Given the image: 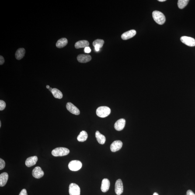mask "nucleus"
Wrapping results in <instances>:
<instances>
[{
    "mask_svg": "<svg viewBox=\"0 0 195 195\" xmlns=\"http://www.w3.org/2000/svg\"><path fill=\"white\" fill-rule=\"evenodd\" d=\"M189 2V0H179L178 1V6L179 9H183L188 5Z\"/></svg>",
    "mask_w": 195,
    "mask_h": 195,
    "instance_id": "5701e85b",
    "label": "nucleus"
},
{
    "mask_svg": "<svg viewBox=\"0 0 195 195\" xmlns=\"http://www.w3.org/2000/svg\"><path fill=\"white\" fill-rule=\"evenodd\" d=\"M95 135L97 141L99 144H103L106 142V137L103 134H101L99 131H96Z\"/></svg>",
    "mask_w": 195,
    "mask_h": 195,
    "instance_id": "a211bd4d",
    "label": "nucleus"
},
{
    "mask_svg": "<svg viewBox=\"0 0 195 195\" xmlns=\"http://www.w3.org/2000/svg\"><path fill=\"white\" fill-rule=\"evenodd\" d=\"M69 192L70 195H80V189L78 185L71 183L69 185Z\"/></svg>",
    "mask_w": 195,
    "mask_h": 195,
    "instance_id": "39448f33",
    "label": "nucleus"
},
{
    "mask_svg": "<svg viewBox=\"0 0 195 195\" xmlns=\"http://www.w3.org/2000/svg\"><path fill=\"white\" fill-rule=\"evenodd\" d=\"M19 195H28L27 191L26 189H23L21 191Z\"/></svg>",
    "mask_w": 195,
    "mask_h": 195,
    "instance_id": "bb28decb",
    "label": "nucleus"
},
{
    "mask_svg": "<svg viewBox=\"0 0 195 195\" xmlns=\"http://www.w3.org/2000/svg\"><path fill=\"white\" fill-rule=\"evenodd\" d=\"M44 174V172L40 167H36L32 171V175L33 177L36 179H40L43 177Z\"/></svg>",
    "mask_w": 195,
    "mask_h": 195,
    "instance_id": "1a4fd4ad",
    "label": "nucleus"
},
{
    "mask_svg": "<svg viewBox=\"0 0 195 195\" xmlns=\"http://www.w3.org/2000/svg\"><path fill=\"white\" fill-rule=\"evenodd\" d=\"M8 178V173L6 172H4L0 175V186H5L7 182Z\"/></svg>",
    "mask_w": 195,
    "mask_h": 195,
    "instance_id": "dca6fc26",
    "label": "nucleus"
},
{
    "mask_svg": "<svg viewBox=\"0 0 195 195\" xmlns=\"http://www.w3.org/2000/svg\"><path fill=\"white\" fill-rule=\"evenodd\" d=\"M6 104L5 102L2 100L0 101V110H3L5 109Z\"/></svg>",
    "mask_w": 195,
    "mask_h": 195,
    "instance_id": "393cba45",
    "label": "nucleus"
},
{
    "mask_svg": "<svg viewBox=\"0 0 195 195\" xmlns=\"http://www.w3.org/2000/svg\"><path fill=\"white\" fill-rule=\"evenodd\" d=\"M5 62V59L2 56H0V65H2Z\"/></svg>",
    "mask_w": 195,
    "mask_h": 195,
    "instance_id": "c85d7f7f",
    "label": "nucleus"
},
{
    "mask_svg": "<svg viewBox=\"0 0 195 195\" xmlns=\"http://www.w3.org/2000/svg\"><path fill=\"white\" fill-rule=\"evenodd\" d=\"M88 137V134L87 133L86 131L83 130L80 133V134L77 137V139L78 141L83 142L86 141V140L87 139Z\"/></svg>",
    "mask_w": 195,
    "mask_h": 195,
    "instance_id": "aec40b11",
    "label": "nucleus"
},
{
    "mask_svg": "<svg viewBox=\"0 0 195 195\" xmlns=\"http://www.w3.org/2000/svg\"><path fill=\"white\" fill-rule=\"evenodd\" d=\"M94 47L95 50H96V51H99V50H100V49L101 48L100 46L98 45L95 46Z\"/></svg>",
    "mask_w": 195,
    "mask_h": 195,
    "instance_id": "7c9ffc66",
    "label": "nucleus"
},
{
    "mask_svg": "<svg viewBox=\"0 0 195 195\" xmlns=\"http://www.w3.org/2000/svg\"><path fill=\"white\" fill-rule=\"evenodd\" d=\"M110 108L107 106H101L97 108L96 110L97 115L99 117L104 118L107 117L111 113Z\"/></svg>",
    "mask_w": 195,
    "mask_h": 195,
    "instance_id": "7ed1b4c3",
    "label": "nucleus"
},
{
    "mask_svg": "<svg viewBox=\"0 0 195 195\" xmlns=\"http://www.w3.org/2000/svg\"><path fill=\"white\" fill-rule=\"evenodd\" d=\"M1 127V121H0V127Z\"/></svg>",
    "mask_w": 195,
    "mask_h": 195,
    "instance_id": "c9c22d12",
    "label": "nucleus"
},
{
    "mask_svg": "<svg viewBox=\"0 0 195 195\" xmlns=\"http://www.w3.org/2000/svg\"><path fill=\"white\" fill-rule=\"evenodd\" d=\"M136 34V32L134 30L128 31L123 33L121 35V38L123 40H127L132 38Z\"/></svg>",
    "mask_w": 195,
    "mask_h": 195,
    "instance_id": "f8f14e48",
    "label": "nucleus"
},
{
    "mask_svg": "<svg viewBox=\"0 0 195 195\" xmlns=\"http://www.w3.org/2000/svg\"><path fill=\"white\" fill-rule=\"evenodd\" d=\"M53 89L52 88H50L49 89V90L51 92V91Z\"/></svg>",
    "mask_w": 195,
    "mask_h": 195,
    "instance_id": "f704fd0d",
    "label": "nucleus"
},
{
    "mask_svg": "<svg viewBox=\"0 0 195 195\" xmlns=\"http://www.w3.org/2000/svg\"><path fill=\"white\" fill-rule=\"evenodd\" d=\"M5 166V161L2 159H0V170L3 169Z\"/></svg>",
    "mask_w": 195,
    "mask_h": 195,
    "instance_id": "a878e982",
    "label": "nucleus"
},
{
    "mask_svg": "<svg viewBox=\"0 0 195 195\" xmlns=\"http://www.w3.org/2000/svg\"><path fill=\"white\" fill-rule=\"evenodd\" d=\"M186 195H195V194L191 190H189L186 192Z\"/></svg>",
    "mask_w": 195,
    "mask_h": 195,
    "instance_id": "c756f323",
    "label": "nucleus"
},
{
    "mask_svg": "<svg viewBox=\"0 0 195 195\" xmlns=\"http://www.w3.org/2000/svg\"><path fill=\"white\" fill-rule=\"evenodd\" d=\"M104 43V40H101V39H97L93 42L92 45L94 47L96 45L99 46H100L101 48L103 47Z\"/></svg>",
    "mask_w": 195,
    "mask_h": 195,
    "instance_id": "b1692460",
    "label": "nucleus"
},
{
    "mask_svg": "<svg viewBox=\"0 0 195 195\" xmlns=\"http://www.w3.org/2000/svg\"><path fill=\"white\" fill-rule=\"evenodd\" d=\"M69 152V150L68 148L59 147L53 150L51 153L54 157H62L68 155Z\"/></svg>",
    "mask_w": 195,
    "mask_h": 195,
    "instance_id": "f03ea898",
    "label": "nucleus"
},
{
    "mask_svg": "<svg viewBox=\"0 0 195 195\" xmlns=\"http://www.w3.org/2000/svg\"><path fill=\"white\" fill-rule=\"evenodd\" d=\"M37 157L34 156L29 157L26 159V165L28 167H31L36 165L38 161Z\"/></svg>",
    "mask_w": 195,
    "mask_h": 195,
    "instance_id": "4468645a",
    "label": "nucleus"
},
{
    "mask_svg": "<svg viewBox=\"0 0 195 195\" xmlns=\"http://www.w3.org/2000/svg\"><path fill=\"white\" fill-rule=\"evenodd\" d=\"M152 17L156 22L159 25H163L165 22V18L163 13L159 11H155L152 13Z\"/></svg>",
    "mask_w": 195,
    "mask_h": 195,
    "instance_id": "f257e3e1",
    "label": "nucleus"
},
{
    "mask_svg": "<svg viewBox=\"0 0 195 195\" xmlns=\"http://www.w3.org/2000/svg\"><path fill=\"white\" fill-rule=\"evenodd\" d=\"M53 96L56 99H61L63 98V95L61 91L57 89V88H54L51 91Z\"/></svg>",
    "mask_w": 195,
    "mask_h": 195,
    "instance_id": "4be33fe9",
    "label": "nucleus"
},
{
    "mask_svg": "<svg viewBox=\"0 0 195 195\" xmlns=\"http://www.w3.org/2000/svg\"><path fill=\"white\" fill-rule=\"evenodd\" d=\"M153 195H159L157 193H154Z\"/></svg>",
    "mask_w": 195,
    "mask_h": 195,
    "instance_id": "72a5a7b5",
    "label": "nucleus"
},
{
    "mask_svg": "<svg viewBox=\"0 0 195 195\" xmlns=\"http://www.w3.org/2000/svg\"><path fill=\"white\" fill-rule=\"evenodd\" d=\"M115 192L117 195L121 194L123 192V182L120 179H118L116 181L115 184Z\"/></svg>",
    "mask_w": 195,
    "mask_h": 195,
    "instance_id": "0eeeda50",
    "label": "nucleus"
},
{
    "mask_svg": "<svg viewBox=\"0 0 195 195\" xmlns=\"http://www.w3.org/2000/svg\"><path fill=\"white\" fill-rule=\"evenodd\" d=\"M46 88L48 89H49L50 88V86H49V85H47V86H46Z\"/></svg>",
    "mask_w": 195,
    "mask_h": 195,
    "instance_id": "473e14b6",
    "label": "nucleus"
},
{
    "mask_svg": "<svg viewBox=\"0 0 195 195\" xmlns=\"http://www.w3.org/2000/svg\"><path fill=\"white\" fill-rule=\"evenodd\" d=\"M84 51L85 53H90L91 51V50L90 47H87L85 48V49H84Z\"/></svg>",
    "mask_w": 195,
    "mask_h": 195,
    "instance_id": "cd10ccee",
    "label": "nucleus"
},
{
    "mask_svg": "<svg viewBox=\"0 0 195 195\" xmlns=\"http://www.w3.org/2000/svg\"><path fill=\"white\" fill-rule=\"evenodd\" d=\"M77 59L80 63H86L90 61L92 57L89 55L80 54L77 57Z\"/></svg>",
    "mask_w": 195,
    "mask_h": 195,
    "instance_id": "ddd939ff",
    "label": "nucleus"
},
{
    "mask_svg": "<svg viewBox=\"0 0 195 195\" xmlns=\"http://www.w3.org/2000/svg\"><path fill=\"white\" fill-rule=\"evenodd\" d=\"M110 186V182L107 179H104L102 181L101 190L104 193L106 192L109 190Z\"/></svg>",
    "mask_w": 195,
    "mask_h": 195,
    "instance_id": "2eb2a0df",
    "label": "nucleus"
},
{
    "mask_svg": "<svg viewBox=\"0 0 195 195\" xmlns=\"http://www.w3.org/2000/svg\"><path fill=\"white\" fill-rule=\"evenodd\" d=\"M158 1L160 2H165V1H166V0H158Z\"/></svg>",
    "mask_w": 195,
    "mask_h": 195,
    "instance_id": "2f4dec72",
    "label": "nucleus"
},
{
    "mask_svg": "<svg viewBox=\"0 0 195 195\" xmlns=\"http://www.w3.org/2000/svg\"><path fill=\"white\" fill-rule=\"evenodd\" d=\"M126 120L124 119H121L117 121L115 123L114 128L117 131H121L124 128L126 125Z\"/></svg>",
    "mask_w": 195,
    "mask_h": 195,
    "instance_id": "9b49d317",
    "label": "nucleus"
},
{
    "mask_svg": "<svg viewBox=\"0 0 195 195\" xmlns=\"http://www.w3.org/2000/svg\"><path fill=\"white\" fill-rule=\"evenodd\" d=\"M181 41L186 45L193 47L195 46V40L193 38L188 36H182L180 38Z\"/></svg>",
    "mask_w": 195,
    "mask_h": 195,
    "instance_id": "423d86ee",
    "label": "nucleus"
},
{
    "mask_svg": "<svg viewBox=\"0 0 195 195\" xmlns=\"http://www.w3.org/2000/svg\"><path fill=\"white\" fill-rule=\"evenodd\" d=\"M123 143L121 141L117 140L113 142L110 146L111 150L113 152H115L119 151L121 148Z\"/></svg>",
    "mask_w": 195,
    "mask_h": 195,
    "instance_id": "6e6552de",
    "label": "nucleus"
},
{
    "mask_svg": "<svg viewBox=\"0 0 195 195\" xmlns=\"http://www.w3.org/2000/svg\"><path fill=\"white\" fill-rule=\"evenodd\" d=\"M89 45V43L87 40H81L76 42L75 46L76 48L78 49L88 47Z\"/></svg>",
    "mask_w": 195,
    "mask_h": 195,
    "instance_id": "f3484780",
    "label": "nucleus"
},
{
    "mask_svg": "<svg viewBox=\"0 0 195 195\" xmlns=\"http://www.w3.org/2000/svg\"><path fill=\"white\" fill-rule=\"evenodd\" d=\"M82 167V163L80 161L74 160L71 161L68 164V168L71 171H76L79 170Z\"/></svg>",
    "mask_w": 195,
    "mask_h": 195,
    "instance_id": "20e7f679",
    "label": "nucleus"
},
{
    "mask_svg": "<svg viewBox=\"0 0 195 195\" xmlns=\"http://www.w3.org/2000/svg\"><path fill=\"white\" fill-rule=\"evenodd\" d=\"M68 43L67 38H61L58 40L56 43V46L58 48H61L66 46Z\"/></svg>",
    "mask_w": 195,
    "mask_h": 195,
    "instance_id": "412c9836",
    "label": "nucleus"
},
{
    "mask_svg": "<svg viewBox=\"0 0 195 195\" xmlns=\"http://www.w3.org/2000/svg\"></svg>",
    "mask_w": 195,
    "mask_h": 195,
    "instance_id": "e433bc0d",
    "label": "nucleus"
},
{
    "mask_svg": "<svg viewBox=\"0 0 195 195\" xmlns=\"http://www.w3.org/2000/svg\"><path fill=\"white\" fill-rule=\"evenodd\" d=\"M66 108L67 110L72 114L75 115L80 114V111L79 109L72 103L70 102L67 103L66 105Z\"/></svg>",
    "mask_w": 195,
    "mask_h": 195,
    "instance_id": "9d476101",
    "label": "nucleus"
},
{
    "mask_svg": "<svg viewBox=\"0 0 195 195\" xmlns=\"http://www.w3.org/2000/svg\"><path fill=\"white\" fill-rule=\"evenodd\" d=\"M26 50L25 49L22 48H20L16 51L15 54V57L17 59L20 60L23 58L25 55Z\"/></svg>",
    "mask_w": 195,
    "mask_h": 195,
    "instance_id": "6ab92c4d",
    "label": "nucleus"
}]
</instances>
